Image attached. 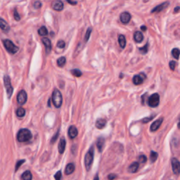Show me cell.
<instances>
[{
	"label": "cell",
	"instance_id": "5b68a950",
	"mask_svg": "<svg viewBox=\"0 0 180 180\" xmlns=\"http://www.w3.org/2000/svg\"><path fill=\"white\" fill-rule=\"evenodd\" d=\"M159 104H160V96L158 93L153 94L148 99V104L150 107H157Z\"/></svg>",
	"mask_w": 180,
	"mask_h": 180
},
{
	"label": "cell",
	"instance_id": "cb8c5ba5",
	"mask_svg": "<svg viewBox=\"0 0 180 180\" xmlns=\"http://www.w3.org/2000/svg\"><path fill=\"white\" fill-rule=\"evenodd\" d=\"M22 179L23 180H32V176L30 171L27 170L22 175Z\"/></svg>",
	"mask_w": 180,
	"mask_h": 180
},
{
	"label": "cell",
	"instance_id": "6da1fadb",
	"mask_svg": "<svg viewBox=\"0 0 180 180\" xmlns=\"http://www.w3.org/2000/svg\"><path fill=\"white\" fill-rule=\"evenodd\" d=\"M32 137L31 132L28 129H20L17 134V139L20 142H26L30 141Z\"/></svg>",
	"mask_w": 180,
	"mask_h": 180
},
{
	"label": "cell",
	"instance_id": "7c38bea8",
	"mask_svg": "<svg viewBox=\"0 0 180 180\" xmlns=\"http://www.w3.org/2000/svg\"><path fill=\"white\" fill-rule=\"evenodd\" d=\"M120 19V21L124 23V24H127V23H128L129 20H131V15L128 12H123L121 14Z\"/></svg>",
	"mask_w": 180,
	"mask_h": 180
},
{
	"label": "cell",
	"instance_id": "3957f363",
	"mask_svg": "<svg viewBox=\"0 0 180 180\" xmlns=\"http://www.w3.org/2000/svg\"><path fill=\"white\" fill-rule=\"evenodd\" d=\"M52 101L53 104L55 106L56 108H60L62 105V102H63V97H62V94L61 91L56 89L54 90L52 93Z\"/></svg>",
	"mask_w": 180,
	"mask_h": 180
},
{
	"label": "cell",
	"instance_id": "7402d4cb",
	"mask_svg": "<svg viewBox=\"0 0 180 180\" xmlns=\"http://www.w3.org/2000/svg\"><path fill=\"white\" fill-rule=\"evenodd\" d=\"M134 39L137 42H142V40L144 39V36H143V34L141 33V32L139 31H137L134 32Z\"/></svg>",
	"mask_w": 180,
	"mask_h": 180
},
{
	"label": "cell",
	"instance_id": "f1b7e54d",
	"mask_svg": "<svg viewBox=\"0 0 180 180\" xmlns=\"http://www.w3.org/2000/svg\"><path fill=\"white\" fill-rule=\"evenodd\" d=\"M66 58H65L64 57H62L57 60V64L59 67H63L64 65L66 64Z\"/></svg>",
	"mask_w": 180,
	"mask_h": 180
},
{
	"label": "cell",
	"instance_id": "ffe728a7",
	"mask_svg": "<svg viewBox=\"0 0 180 180\" xmlns=\"http://www.w3.org/2000/svg\"><path fill=\"white\" fill-rule=\"evenodd\" d=\"M106 125V120L103 118H99L96 120V128L101 129L104 128Z\"/></svg>",
	"mask_w": 180,
	"mask_h": 180
},
{
	"label": "cell",
	"instance_id": "b9f144b4",
	"mask_svg": "<svg viewBox=\"0 0 180 180\" xmlns=\"http://www.w3.org/2000/svg\"><path fill=\"white\" fill-rule=\"evenodd\" d=\"M58 132H58L57 134H56L54 137L52 138V144L54 143L55 141H56V140L57 139V138H58Z\"/></svg>",
	"mask_w": 180,
	"mask_h": 180
},
{
	"label": "cell",
	"instance_id": "d6a6232c",
	"mask_svg": "<svg viewBox=\"0 0 180 180\" xmlns=\"http://www.w3.org/2000/svg\"><path fill=\"white\" fill-rule=\"evenodd\" d=\"M147 161V158L146 155H141L139 157V162L141 163H145Z\"/></svg>",
	"mask_w": 180,
	"mask_h": 180
},
{
	"label": "cell",
	"instance_id": "74e56055",
	"mask_svg": "<svg viewBox=\"0 0 180 180\" xmlns=\"http://www.w3.org/2000/svg\"><path fill=\"white\" fill-rule=\"evenodd\" d=\"M169 66L170 69L172 70H174L175 68V66H176V62L174 61H170V63H169Z\"/></svg>",
	"mask_w": 180,
	"mask_h": 180
},
{
	"label": "cell",
	"instance_id": "836d02e7",
	"mask_svg": "<svg viewBox=\"0 0 180 180\" xmlns=\"http://www.w3.org/2000/svg\"><path fill=\"white\" fill-rule=\"evenodd\" d=\"M65 46H66V43L63 40H59L57 43V46L60 49H63Z\"/></svg>",
	"mask_w": 180,
	"mask_h": 180
},
{
	"label": "cell",
	"instance_id": "d6986e66",
	"mask_svg": "<svg viewBox=\"0 0 180 180\" xmlns=\"http://www.w3.org/2000/svg\"><path fill=\"white\" fill-rule=\"evenodd\" d=\"M75 167L74 164L73 163L68 164L66 167V170H65V173H66V175H71V174L75 171Z\"/></svg>",
	"mask_w": 180,
	"mask_h": 180
},
{
	"label": "cell",
	"instance_id": "484cf974",
	"mask_svg": "<svg viewBox=\"0 0 180 180\" xmlns=\"http://www.w3.org/2000/svg\"><path fill=\"white\" fill-rule=\"evenodd\" d=\"M25 109L22 108V107H19V108L17 109V111H16V115H17V116L18 117H22L25 116Z\"/></svg>",
	"mask_w": 180,
	"mask_h": 180
},
{
	"label": "cell",
	"instance_id": "f35d334b",
	"mask_svg": "<svg viewBox=\"0 0 180 180\" xmlns=\"http://www.w3.org/2000/svg\"><path fill=\"white\" fill-rule=\"evenodd\" d=\"M41 6H42V3L39 1H37L34 3V7L35 8H40L41 7Z\"/></svg>",
	"mask_w": 180,
	"mask_h": 180
},
{
	"label": "cell",
	"instance_id": "603a6c76",
	"mask_svg": "<svg viewBox=\"0 0 180 180\" xmlns=\"http://www.w3.org/2000/svg\"><path fill=\"white\" fill-rule=\"evenodd\" d=\"M118 42L120 44V46L121 48L124 49L126 46V39L125 37L123 35H120L118 37Z\"/></svg>",
	"mask_w": 180,
	"mask_h": 180
},
{
	"label": "cell",
	"instance_id": "f546056e",
	"mask_svg": "<svg viewBox=\"0 0 180 180\" xmlns=\"http://www.w3.org/2000/svg\"><path fill=\"white\" fill-rule=\"evenodd\" d=\"M71 73L72 74L74 75L75 77H77V78H79V77H80L82 75V72L80 71V70H78V69H73V70H71Z\"/></svg>",
	"mask_w": 180,
	"mask_h": 180
},
{
	"label": "cell",
	"instance_id": "277c9868",
	"mask_svg": "<svg viewBox=\"0 0 180 180\" xmlns=\"http://www.w3.org/2000/svg\"><path fill=\"white\" fill-rule=\"evenodd\" d=\"M3 43H4V47L7 49V51L11 53V54H14L17 53V52L19 51V47L16 46L13 42H11L9 40H4L3 41Z\"/></svg>",
	"mask_w": 180,
	"mask_h": 180
},
{
	"label": "cell",
	"instance_id": "4316f807",
	"mask_svg": "<svg viewBox=\"0 0 180 180\" xmlns=\"http://www.w3.org/2000/svg\"><path fill=\"white\" fill-rule=\"evenodd\" d=\"M158 156V153L153 151V150H152V151L150 152V162H151V163H154V162H155L156 160H157Z\"/></svg>",
	"mask_w": 180,
	"mask_h": 180
},
{
	"label": "cell",
	"instance_id": "d590c367",
	"mask_svg": "<svg viewBox=\"0 0 180 180\" xmlns=\"http://www.w3.org/2000/svg\"><path fill=\"white\" fill-rule=\"evenodd\" d=\"M54 177H55L56 180H61L62 174H61V171H58V172H57V174H55Z\"/></svg>",
	"mask_w": 180,
	"mask_h": 180
},
{
	"label": "cell",
	"instance_id": "8d00e7d4",
	"mask_svg": "<svg viewBox=\"0 0 180 180\" xmlns=\"http://www.w3.org/2000/svg\"><path fill=\"white\" fill-rule=\"evenodd\" d=\"M14 19H15V20H17V21H19V20H20V17L19 14L18 13V11L16 10L14 11Z\"/></svg>",
	"mask_w": 180,
	"mask_h": 180
},
{
	"label": "cell",
	"instance_id": "30bf717a",
	"mask_svg": "<svg viewBox=\"0 0 180 180\" xmlns=\"http://www.w3.org/2000/svg\"><path fill=\"white\" fill-rule=\"evenodd\" d=\"M163 119L162 118H159L158 120H156L155 121H154L152 124L151 125H150V132H155L156 130H158V129L160 128L162 123H163Z\"/></svg>",
	"mask_w": 180,
	"mask_h": 180
},
{
	"label": "cell",
	"instance_id": "e0dca14e",
	"mask_svg": "<svg viewBox=\"0 0 180 180\" xmlns=\"http://www.w3.org/2000/svg\"><path fill=\"white\" fill-rule=\"evenodd\" d=\"M169 4L168 2H165L163 3V4H161L160 5L157 6V7H155L152 10L151 13H158V12H160V11H163L165 8H166L167 7V4Z\"/></svg>",
	"mask_w": 180,
	"mask_h": 180
},
{
	"label": "cell",
	"instance_id": "1f68e13d",
	"mask_svg": "<svg viewBox=\"0 0 180 180\" xmlns=\"http://www.w3.org/2000/svg\"><path fill=\"white\" fill-rule=\"evenodd\" d=\"M91 31H92V30H91V28H89L87 29V30L86 32V35H85V42H87V41L89 40Z\"/></svg>",
	"mask_w": 180,
	"mask_h": 180
},
{
	"label": "cell",
	"instance_id": "d4e9b609",
	"mask_svg": "<svg viewBox=\"0 0 180 180\" xmlns=\"http://www.w3.org/2000/svg\"><path fill=\"white\" fill-rule=\"evenodd\" d=\"M38 33H39V35H41V36H45V35H48V30H47V28L45 26H42V27H41L39 29Z\"/></svg>",
	"mask_w": 180,
	"mask_h": 180
},
{
	"label": "cell",
	"instance_id": "83f0119b",
	"mask_svg": "<svg viewBox=\"0 0 180 180\" xmlns=\"http://www.w3.org/2000/svg\"><path fill=\"white\" fill-rule=\"evenodd\" d=\"M172 54L173 56V57L176 58V59H178L179 58L180 55V50L177 48H175L172 50Z\"/></svg>",
	"mask_w": 180,
	"mask_h": 180
},
{
	"label": "cell",
	"instance_id": "9c48e42d",
	"mask_svg": "<svg viewBox=\"0 0 180 180\" xmlns=\"http://www.w3.org/2000/svg\"><path fill=\"white\" fill-rule=\"evenodd\" d=\"M146 76L143 73H141L140 74H139L137 75H134L132 80H133V83L136 85H139L143 83V82L144 81V79H146Z\"/></svg>",
	"mask_w": 180,
	"mask_h": 180
},
{
	"label": "cell",
	"instance_id": "7dc6e473",
	"mask_svg": "<svg viewBox=\"0 0 180 180\" xmlns=\"http://www.w3.org/2000/svg\"><path fill=\"white\" fill-rule=\"evenodd\" d=\"M178 128L180 129V120L179 121V123H178Z\"/></svg>",
	"mask_w": 180,
	"mask_h": 180
},
{
	"label": "cell",
	"instance_id": "ba28073f",
	"mask_svg": "<svg viewBox=\"0 0 180 180\" xmlns=\"http://www.w3.org/2000/svg\"><path fill=\"white\" fill-rule=\"evenodd\" d=\"M171 164H172V171L175 175H178L180 173V163L177 159L175 158H172L171 160Z\"/></svg>",
	"mask_w": 180,
	"mask_h": 180
},
{
	"label": "cell",
	"instance_id": "ab89813d",
	"mask_svg": "<svg viewBox=\"0 0 180 180\" xmlns=\"http://www.w3.org/2000/svg\"><path fill=\"white\" fill-rule=\"evenodd\" d=\"M153 116H150L149 117H146V118H144L143 120H141V122L144 123H146L149 122L150 120H151L153 119Z\"/></svg>",
	"mask_w": 180,
	"mask_h": 180
},
{
	"label": "cell",
	"instance_id": "f6af8a7d",
	"mask_svg": "<svg viewBox=\"0 0 180 180\" xmlns=\"http://www.w3.org/2000/svg\"><path fill=\"white\" fill-rule=\"evenodd\" d=\"M180 9V7H176L175 8V12L176 13V12H178V11Z\"/></svg>",
	"mask_w": 180,
	"mask_h": 180
},
{
	"label": "cell",
	"instance_id": "bcb514c9",
	"mask_svg": "<svg viewBox=\"0 0 180 180\" xmlns=\"http://www.w3.org/2000/svg\"><path fill=\"white\" fill-rule=\"evenodd\" d=\"M94 180H99V177L98 175H96L95 176V177H94Z\"/></svg>",
	"mask_w": 180,
	"mask_h": 180
},
{
	"label": "cell",
	"instance_id": "44dd1931",
	"mask_svg": "<svg viewBox=\"0 0 180 180\" xmlns=\"http://www.w3.org/2000/svg\"><path fill=\"white\" fill-rule=\"evenodd\" d=\"M139 169V163L138 162H134L133 163H132L128 168V171L131 173H135L137 172V171Z\"/></svg>",
	"mask_w": 180,
	"mask_h": 180
},
{
	"label": "cell",
	"instance_id": "7a4b0ae2",
	"mask_svg": "<svg viewBox=\"0 0 180 180\" xmlns=\"http://www.w3.org/2000/svg\"><path fill=\"white\" fill-rule=\"evenodd\" d=\"M94 146H91L85 157V167H86V170L87 171H89L90 170L91 165H92L94 160Z\"/></svg>",
	"mask_w": 180,
	"mask_h": 180
},
{
	"label": "cell",
	"instance_id": "e575fe53",
	"mask_svg": "<svg viewBox=\"0 0 180 180\" xmlns=\"http://www.w3.org/2000/svg\"><path fill=\"white\" fill-rule=\"evenodd\" d=\"M25 163V160H20V161H19L16 163V168H15V170L17 171L18 170H19V168L20 167V165H21L23 163Z\"/></svg>",
	"mask_w": 180,
	"mask_h": 180
},
{
	"label": "cell",
	"instance_id": "5bb4252c",
	"mask_svg": "<svg viewBox=\"0 0 180 180\" xmlns=\"http://www.w3.org/2000/svg\"><path fill=\"white\" fill-rule=\"evenodd\" d=\"M42 42L46 48V54H49L52 50V42L48 38H42Z\"/></svg>",
	"mask_w": 180,
	"mask_h": 180
},
{
	"label": "cell",
	"instance_id": "ee69618b",
	"mask_svg": "<svg viewBox=\"0 0 180 180\" xmlns=\"http://www.w3.org/2000/svg\"><path fill=\"white\" fill-rule=\"evenodd\" d=\"M141 30H142L145 31V30H146V26H141Z\"/></svg>",
	"mask_w": 180,
	"mask_h": 180
},
{
	"label": "cell",
	"instance_id": "ac0fdd59",
	"mask_svg": "<svg viewBox=\"0 0 180 180\" xmlns=\"http://www.w3.org/2000/svg\"><path fill=\"white\" fill-rule=\"evenodd\" d=\"M104 143H105V139L103 137H99L98 139V140L96 141V146L97 149L99 150V152H102L103 149H104Z\"/></svg>",
	"mask_w": 180,
	"mask_h": 180
},
{
	"label": "cell",
	"instance_id": "8992f818",
	"mask_svg": "<svg viewBox=\"0 0 180 180\" xmlns=\"http://www.w3.org/2000/svg\"><path fill=\"white\" fill-rule=\"evenodd\" d=\"M4 86L6 90H7V94L8 98H11V95L13 94L14 89L11 84V79L10 78L8 75H5L4 78Z\"/></svg>",
	"mask_w": 180,
	"mask_h": 180
},
{
	"label": "cell",
	"instance_id": "60d3db41",
	"mask_svg": "<svg viewBox=\"0 0 180 180\" xmlns=\"http://www.w3.org/2000/svg\"><path fill=\"white\" fill-rule=\"evenodd\" d=\"M116 175L115 174H111V175H108V179L110 180H113L114 179L116 178Z\"/></svg>",
	"mask_w": 180,
	"mask_h": 180
},
{
	"label": "cell",
	"instance_id": "7bdbcfd3",
	"mask_svg": "<svg viewBox=\"0 0 180 180\" xmlns=\"http://www.w3.org/2000/svg\"><path fill=\"white\" fill-rule=\"evenodd\" d=\"M68 2L70 4H77V3H78L77 2H71V1H68Z\"/></svg>",
	"mask_w": 180,
	"mask_h": 180
},
{
	"label": "cell",
	"instance_id": "4dcf8cb0",
	"mask_svg": "<svg viewBox=\"0 0 180 180\" xmlns=\"http://www.w3.org/2000/svg\"><path fill=\"white\" fill-rule=\"evenodd\" d=\"M148 50H149V44L148 43H147L144 46L141 47V48H139V51L141 54H146V53L148 52Z\"/></svg>",
	"mask_w": 180,
	"mask_h": 180
},
{
	"label": "cell",
	"instance_id": "4fadbf2b",
	"mask_svg": "<svg viewBox=\"0 0 180 180\" xmlns=\"http://www.w3.org/2000/svg\"><path fill=\"white\" fill-rule=\"evenodd\" d=\"M78 134V129L74 125L70 126L68 129V136L70 139L75 138Z\"/></svg>",
	"mask_w": 180,
	"mask_h": 180
},
{
	"label": "cell",
	"instance_id": "9a60e30c",
	"mask_svg": "<svg viewBox=\"0 0 180 180\" xmlns=\"http://www.w3.org/2000/svg\"><path fill=\"white\" fill-rule=\"evenodd\" d=\"M0 28L4 32H8L10 30V26L8 24V23L1 18H0Z\"/></svg>",
	"mask_w": 180,
	"mask_h": 180
},
{
	"label": "cell",
	"instance_id": "52a82bcc",
	"mask_svg": "<svg viewBox=\"0 0 180 180\" xmlns=\"http://www.w3.org/2000/svg\"><path fill=\"white\" fill-rule=\"evenodd\" d=\"M27 99H28V96H27V93L25 92V91L21 90L19 91V94H18L17 101H18V104H19V105L22 106L23 104H25L26 101H27Z\"/></svg>",
	"mask_w": 180,
	"mask_h": 180
},
{
	"label": "cell",
	"instance_id": "8fae6325",
	"mask_svg": "<svg viewBox=\"0 0 180 180\" xmlns=\"http://www.w3.org/2000/svg\"><path fill=\"white\" fill-rule=\"evenodd\" d=\"M52 7L53 9H54L56 11H61L63 10V3L59 0H56L54 1L52 4Z\"/></svg>",
	"mask_w": 180,
	"mask_h": 180
},
{
	"label": "cell",
	"instance_id": "2e32d148",
	"mask_svg": "<svg viewBox=\"0 0 180 180\" xmlns=\"http://www.w3.org/2000/svg\"><path fill=\"white\" fill-rule=\"evenodd\" d=\"M66 139L64 138L61 139V140L59 141V144H58V151L62 154L63 153L65 149H66Z\"/></svg>",
	"mask_w": 180,
	"mask_h": 180
}]
</instances>
